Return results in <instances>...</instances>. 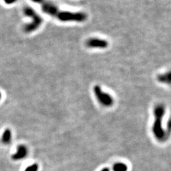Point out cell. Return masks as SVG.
I'll use <instances>...</instances> for the list:
<instances>
[{"instance_id": "obj_9", "label": "cell", "mask_w": 171, "mask_h": 171, "mask_svg": "<svg viewBox=\"0 0 171 171\" xmlns=\"http://www.w3.org/2000/svg\"><path fill=\"white\" fill-rule=\"evenodd\" d=\"M12 139V132L10 129H6L2 135V142L4 144H8Z\"/></svg>"}, {"instance_id": "obj_14", "label": "cell", "mask_w": 171, "mask_h": 171, "mask_svg": "<svg viewBox=\"0 0 171 171\" xmlns=\"http://www.w3.org/2000/svg\"><path fill=\"white\" fill-rule=\"evenodd\" d=\"M1 93H0V99H1Z\"/></svg>"}, {"instance_id": "obj_12", "label": "cell", "mask_w": 171, "mask_h": 171, "mask_svg": "<svg viewBox=\"0 0 171 171\" xmlns=\"http://www.w3.org/2000/svg\"><path fill=\"white\" fill-rule=\"evenodd\" d=\"M3 1L5 2L7 4H12V3L15 2L17 0H3Z\"/></svg>"}, {"instance_id": "obj_11", "label": "cell", "mask_w": 171, "mask_h": 171, "mask_svg": "<svg viewBox=\"0 0 171 171\" xmlns=\"http://www.w3.org/2000/svg\"><path fill=\"white\" fill-rule=\"evenodd\" d=\"M39 169V166L37 164H34L26 168L25 171H37Z\"/></svg>"}, {"instance_id": "obj_2", "label": "cell", "mask_w": 171, "mask_h": 171, "mask_svg": "<svg viewBox=\"0 0 171 171\" xmlns=\"http://www.w3.org/2000/svg\"><path fill=\"white\" fill-rule=\"evenodd\" d=\"M23 13L26 16L32 18V22L23 27L24 32L31 33L40 27L43 23V18L33 8L30 7H26L23 8Z\"/></svg>"}, {"instance_id": "obj_5", "label": "cell", "mask_w": 171, "mask_h": 171, "mask_svg": "<svg viewBox=\"0 0 171 171\" xmlns=\"http://www.w3.org/2000/svg\"><path fill=\"white\" fill-rule=\"evenodd\" d=\"M109 43L108 41L98 37H91L86 42V46L91 49H106L108 48Z\"/></svg>"}, {"instance_id": "obj_8", "label": "cell", "mask_w": 171, "mask_h": 171, "mask_svg": "<svg viewBox=\"0 0 171 171\" xmlns=\"http://www.w3.org/2000/svg\"><path fill=\"white\" fill-rule=\"evenodd\" d=\"M157 80L160 83L170 84V72L168 71L164 74H159L157 76Z\"/></svg>"}, {"instance_id": "obj_1", "label": "cell", "mask_w": 171, "mask_h": 171, "mask_svg": "<svg viewBox=\"0 0 171 171\" xmlns=\"http://www.w3.org/2000/svg\"><path fill=\"white\" fill-rule=\"evenodd\" d=\"M153 114L155 120L152 127V131L155 138L159 141H164L167 138V131L162 128V119L165 114V106L162 104L156 105Z\"/></svg>"}, {"instance_id": "obj_13", "label": "cell", "mask_w": 171, "mask_h": 171, "mask_svg": "<svg viewBox=\"0 0 171 171\" xmlns=\"http://www.w3.org/2000/svg\"><path fill=\"white\" fill-rule=\"evenodd\" d=\"M101 171H110V169L108 167H105L103 169H102Z\"/></svg>"}, {"instance_id": "obj_4", "label": "cell", "mask_w": 171, "mask_h": 171, "mask_svg": "<svg viewBox=\"0 0 171 171\" xmlns=\"http://www.w3.org/2000/svg\"><path fill=\"white\" fill-rule=\"evenodd\" d=\"M93 92L97 100L102 105L109 107L114 103L113 97L110 94L103 91L100 86L95 85L93 87Z\"/></svg>"}, {"instance_id": "obj_7", "label": "cell", "mask_w": 171, "mask_h": 171, "mask_svg": "<svg viewBox=\"0 0 171 171\" xmlns=\"http://www.w3.org/2000/svg\"><path fill=\"white\" fill-rule=\"evenodd\" d=\"M28 153L27 148L25 145H19L17 147L16 153L12 156V159L14 160H18L25 158Z\"/></svg>"}, {"instance_id": "obj_6", "label": "cell", "mask_w": 171, "mask_h": 171, "mask_svg": "<svg viewBox=\"0 0 171 171\" xmlns=\"http://www.w3.org/2000/svg\"><path fill=\"white\" fill-rule=\"evenodd\" d=\"M40 4L44 13L53 17H57V15L60 11L54 3L47 0H44Z\"/></svg>"}, {"instance_id": "obj_10", "label": "cell", "mask_w": 171, "mask_h": 171, "mask_svg": "<svg viewBox=\"0 0 171 171\" xmlns=\"http://www.w3.org/2000/svg\"><path fill=\"white\" fill-rule=\"evenodd\" d=\"M113 171H128V165L123 162H117L113 165Z\"/></svg>"}, {"instance_id": "obj_3", "label": "cell", "mask_w": 171, "mask_h": 171, "mask_svg": "<svg viewBox=\"0 0 171 171\" xmlns=\"http://www.w3.org/2000/svg\"><path fill=\"white\" fill-rule=\"evenodd\" d=\"M56 18L63 22H83L87 20V15L86 13L82 12H73L60 10Z\"/></svg>"}]
</instances>
